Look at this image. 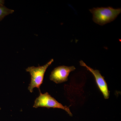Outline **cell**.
<instances>
[{"mask_svg": "<svg viewBox=\"0 0 121 121\" xmlns=\"http://www.w3.org/2000/svg\"><path fill=\"white\" fill-rule=\"evenodd\" d=\"M76 69L74 66H61L54 68L50 74V80L55 83H62L68 80L69 74Z\"/></svg>", "mask_w": 121, "mask_h": 121, "instance_id": "5", "label": "cell"}, {"mask_svg": "<svg viewBox=\"0 0 121 121\" xmlns=\"http://www.w3.org/2000/svg\"><path fill=\"white\" fill-rule=\"evenodd\" d=\"M5 1L3 0H0V4L4 5Z\"/></svg>", "mask_w": 121, "mask_h": 121, "instance_id": "7", "label": "cell"}, {"mask_svg": "<svg viewBox=\"0 0 121 121\" xmlns=\"http://www.w3.org/2000/svg\"><path fill=\"white\" fill-rule=\"evenodd\" d=\"M52 59L45 65L35 67L34 66L29 67L26 69V71L30 73L31 76V82L28 87V90L31 93L33 91V89L37 88L40 92V86L43 82L45 72L48 67L54 62Z\"/></svg>", "mask_w": 121, "mask_h": 121, "instance_id": "2", "label": "cell"}, {"mask_svg": "<svg viewBox=\"0 0 121 121\" xmlns=\"http://www.w3.org/2000/svg\"><path fill=\"white\" fill-rule=\"evenodd\" d=\"M89 10L93 14V21L101 26L113 21L121 12V8L111 7L94 8Z\"/></svg>", "mask_w": 121, "mask_h": 121, "instance_id": "1", "label": "cell"}, {"mask_svg": "<svg viewBox=\"0 0 121 121\" xmlns=\"http://www.w3.org/2000/svg\"><path fill=\"white\" fill-rule=\"evenodd\" d=\"M40 93L39 97L36 98L35 100L33 107L37 108L40 107L62 109L66 111L70 116H72V113L69 107L67 106L63 105L47 92L44 94H42L41 92Z\"/></svg>", "mask_w": 121, "mask_h": 121, "instance_id": "3", "label": "cell"}, {"mask_svg": "<svg viewBox=\"0 0 121 121\" xmlns=\"http://www.w3.org/2000/svg\"><path fill=\"white\" fill-rule=\"evenodd\" d=\"M14 12L13 9L8 8L4 5L0 4V22L5 17L12 14Z\"/></svg>", "mask_w": 121, "mask_h": 121, "instance_id": "6", "label": "cell"}, {"mask_svg": "<svg viewBox=\"0 0 121 121\" xmlns=\"http://www.w3.org/2000/svg\"><path fill=\"white\" fill-rule=\"evenodd\" d=\"M79 63L80 66L86 68L94 76L98 88L102 94L104 99H109L110 96V91L108 90L107 83L104 79V77L100 73L99 71L98 70H94L90 67L82 60H80Z\"/></svg>", "mask_w": 121, "mask_h": 121, "instance_id": "4", "label": "cell"}]
</instances>
